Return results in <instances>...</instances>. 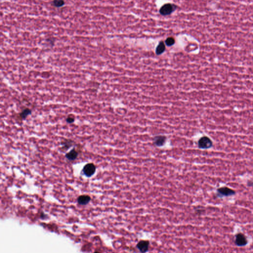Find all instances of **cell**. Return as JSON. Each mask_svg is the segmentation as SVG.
Masks as SVG:
<instances>
[{
	"label": "cell",
	"instance_id": "1",
	"mask_svg": "<svg viewBox=\"0 0 253 253\" xmlns=\"http://www.w3.org/2000/svg\"><path fill=\"white\" fill-rule=\"evenodd\" d=\"M177 9V6L174 4H166L159 10V13L163 16L169 15Z\"/></svg>",
	"mask_w": 253,
	"mask_h": 253
},
{
	"label": "cell",
	"instance_id": "2",
	"mask_svg": "<svg viewBox=\"0 0 253 253\" xmlns=\"http://www.w3.org/2000/svg\"><path fill=\"white\" fill-rule=\"evenodd\" d=\"M234 243L238 247H244L248 244L247 237L242 233H238L235 235Z\"/></svg>",
	"mask_w": 253,
	"mask_h": 253
},
{
	"label": "cell",
	"instance_id": "3",
	"mask_svg": "<svg viewBox=\"0 0 253 253\" xmlns=\"http://www.w3.org/2000/svg\"><path fill=\"white\" fill-rule=\"evenodd\" d=\"M198 144V147L201 149H209L213 146V142L210 138L204 136L200 139Z\"/></svg>",
	"mask_w": 253,
	"mask_h": 253
},
{
	"label": "cell",
	"instance_id": "4",
	"mask_svg": "<svg viewBox=\"0 0 253 253\" xmlns=\"http://www.w3.org/2000/svg\"><path fill=\"white\" fill-rule=\"evenodd\" d=\"M235 194V191L227 187H223L217 190V195L219 197L231 196Z\"/></svg>",
	"mask_w": 253,
	"mask_h": 253
},
{
	"label": "cell",
	"instance_id": "5",
	"mask_svg": "<svg viewBox=\"0 0 253 253\" xmlns=\"http://www.w3.org/2000/svg\"><path fill=\"white\" fill-rule=\"evenodd\" d=\"M96 171V167L93 163H88L83 168L84 174L87 177H90L94 175Z\"/></svg>",
	"mask_w": 253,
	"mask_h": 253
},
{
	"label": "cell",
	"instance_id": "6",
	"mask_svg": "<svg viewBox=\"0 0 253 253\" xmlns=\"http://www.w3.org/2000/svg\"><path fill=\"white\" fill-rule=\"evenodd\" d=\"M149 247V241L141 240L137 245V248L141 253H146L148 252Z\"/></svg>",
	"mask_w": 253,
	"mask_h": 253
},
{
	"label": "cell",
	"instance_id": "7",
	"mask_svg": "<svg viewBox=\"0 0 253 253\" xmlns=\"http://www.w3.org/2000/svg\"><path fill=\"white\" fill-rule=\"evenodd\" d=\"M166 141V138L164 135H157L153 139V143L157 147H161L164 145Z\"/></svg>",
	"mask_w": 253,
	"mask_h": 253
},
{
	"label": "cell",
	"instance_id": "8",
	"mask_svg": "<svg viewBox=\"0 0 253 253\" xmlns=\"http://www.w3.org/2000/svg\"><path fill=\"white\" fill-rule=\"evenodd\" d=\"M90 199H91L89 195H84L80 196L78 198L77 201L80 205H86L90 202Z\"/></svg>",
	"mask_w": 253,
	"mask_h": 253
},
{
	"label": "cell",
	"instance_id": "9",
	"mask_svg": "<svg viewBox=\"0 0 253 253\" xmlns=\"http://www.w3.org/2000/svg\"><path fill=\"white\" fill-rule=\"evenodd\" d=\"M165 50V44H164V42L160 41L159 42V44L157 46L156 49V54L157 55H161L163 53H164Z\"/></svg>",
	"mask_w": 253,
	"mask_h": 253
},
{
	"label": "cell",
	"instance_id": "10",
	"mask_svg": "<svg viewBox=\"0 0 253 253\" xmlns=\"http://www.w3.org/2000/svg\"><path fill=\"white\" fill-rule=\"evenodd\" d=\"M78 152L76 151L75 149H73L70 151L69 152L66 154V157L69 160H74L76 159L78 157Z\"/></svg>",
	"mask_w": 253,
	"mask_h": 253
},
{
	"label": "cell",
	"instance_id": "11",
	"mask_svg": "<svg viewBox=\"0 0 253 253\" xmlns=\"http://www.w3.org/2000/svg\"><path fill=\"white\" fill-rule=\"evenodd\" d=\"M31 110L28 108L24 109L20 114V116L22 119H25L28 116L31 114Z\"/></svg>",
	"mask_w": 253,
	"mask_h": 253
},
{
	"label": "cell",
	"instance_id": "12",
	"mask_svg": "<svg viewBox=\"0 0 253 253\" xmlns=\"http://www.w3.org/2000/svg\"><path fill=\"white\" fill-rule=\"evenodd\" d=\"M72 143L73 142L71 140H65V142H63L62 143V147L63 149H68L70 148V147L72 146Z\"/></svg>",
	"mask_w": 253,
	"mask_h": 253
},
{
	"label": "cell",
	"instance_id": "13",
	"mask_svg": "<svg viewBox=\"0 0 253 253\" xmlns=\"http://www.w3.org/2000/svg\"><path fill=\"white\" fill-rule=\"evenodd\" d=\"M165 43L167 46H171L174 45L175 43V40L174 38H173V37H169L166 40Z\"/></svg>",
	"mask_w": 253,
	"mask_h": 253
},
{
	"label": "cell",
	"instance_id": "14",
	"mask_svg": "<svg viewBox=\"0 0 253 253\" xmlns=\"http://www.w3.org/2000/svg\"><path fill=\"white\" fill-rule=\"evenodd\" d=\"M53 5L57 8H59L64 5L65 2L63 1H54L53 2Z\"/></svg>",
	"mask_w": 253,
	"mask_h": 253
},
{
	"label": "cell",
	"instance_id": "15",
	"mask_svg": "<svg viewBox=\"0 0 253 253\" xmlns=\"http://www.w3.org/2000/svg\"><path fill=\"white\" fill-rule=\"evenodd\" d=\"M74 121H75V118H74V117L71 116H69L66 119L67 122L70 123V124L73 123Z\"/></svg>",
	"mask_w": 253,
	"mask_h": 253
},
{
	"label": "cell",
	"instance_id": "16",
	"mask_svg": "<svg viewBox=\"0 0 253 253\" xmlns=\"http://www.w3.org/2000/svg\"><path fill=\"white\" fill-rule=\"evenodd\" d=\"M98 253V252H95V253Z\"/></svg>",
	"mask_w": 253,
	"mask_h": 253
}]
</instances>
